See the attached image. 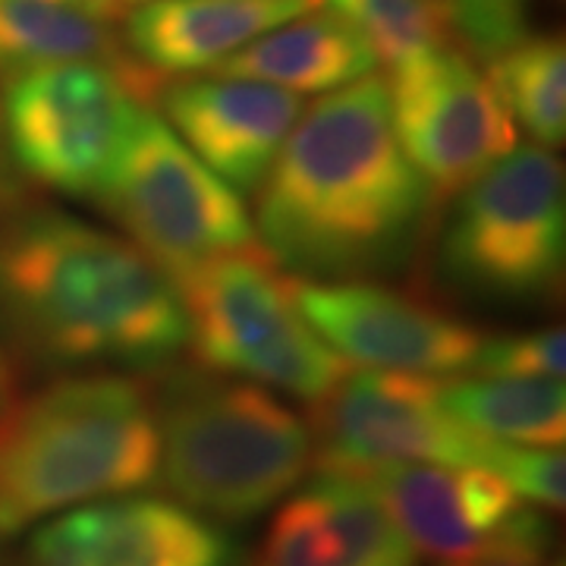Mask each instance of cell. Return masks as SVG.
<instances>
[{
    "label": "cell",
    "instance_id": "cell-19",
    "mask_svg": "<svg viewBox=\"0 0 566 566\" xmlns=\"http://www.w3.org/2000/svg\"><path fill=\"white\" fill-rule=\"evenodd\" d=\"M57 61L129 63L104 20L54 0H0V80Z\"/></svg>",
    "mask_w": 566,
    "mask_h": 566
},
{
    "label": "cell",
    "instance_id": "cell-13",
    "mask_svg": "<svg viewBox=\"0 0 566 566\" xmlns=\"http://www.w3.org/2000/svg\"><path fill=\"white\" fill-rule=\"evenodd\" d=\"M25 566H240L208 516L161 497H111L41 523Z\"/></svg>",
    "mask_w": 566,
    "mask_h": 566
},
{
    "label": "cell",
    "instance_id": "cell-25",
    "mask_svg": "<svg viewBox=\"0 0 566 566\" xmlns=\"http://www.w3.org/2000/svg\"><path fill=\"white\" fill-rule=\"evenodd\" d=\"M25 180L20 177L17 164L10 158L7 148V136H3V120H0V218L17 211L20 205H25Z\"/></svg>",
    "mask_w": 566,
    "mask_h": 566
},
{
    "label": "cell",
    "instance_id": "cell-21",
    "mask_svg": "<svg viewBox=\"0 0 566 566\" xmlns=\"http://www.w3.org/2000/svg\"><path fill=\"white\" fill-rule=\"evenodd\" d=\"M327 7L390 70L447 48L444 0H327Z\"/></svg>",
    "mask_w": 566,
    "mask_h": 566
},
{
    "label": "cell",
    "instance_id": "cell-8",
    "mask_svg": "<svg viewBox=\"0 0 566 566\" xmlns=\"http://www.w3.org/2000/svg\"><path fill=\"white\" fill-rule=\"evenodd\" d=\"M95 199L170 277L259 245L243 199L148 107Z\"/></svg>",
    "mask_w": 566,
    "mask_h": 566
},
{
    "label": "cell",
    "instance_id": "cell-1",
    "mask_svg": "<svg viewBox=\"0 0 566 566\" xmlns=\"http://www.w3.org/2000/svg\"><path fill=\"white\" fill-rule=\"evenodd\" d=\"M428 211L387 82L363 76L303 111L259 189L255 237L296 277L375 281L406 268Z\"/></svg>",
    "mask_w": 566,
    "mask_h": 566
},
{
    "label": "cell",
    "instance_id": "cell-9",
    "mask_svg": "<svg viewBox=\"0 0 566 566\" xmlns=\"http://www.w3.org/2000/svg\"><path fill=\"white\" fill-rule=\"evenodd\" d=\"M441 381L385 368L344 375L315 403L312 463L353 479L400 463L482 465L488 438L447 412Z\"/></svg>",
    "mask_w": 566,
    "mask_h": 566
},
{
    "label": "cell",
    "instance_id": "cell-10",
    "mask_svg": "<svg viewBox=\"0 0 566 566\" xmlns=\"http://www.w3.org/2000/svg\"><path fill=\"white\" fill-rule=\"evenodd\" d=\"M409 545L434 560L547 557L551 523L485 465L400 463L363 475Z\"/></svg>",
    "mask_w": 566,
    "mask_h": 566
},
{
    "label": "cell",
    "instance_id": "cell-3",
    "mask_svg": "<svg viewBox=\"0 0 566 566\" xmlns=\"http://www.w3.org/2000/svg\"><path fill=\"white\" fill-rule=\"evenodd\" d=\"M161 438L148 387L70 375L0 412V535L158 482Z\"/></svg>",
    "mask_w": 566,
    "mask_h": 566
},
{
    "label": "cell",
    "instance_id": "cell-6",
    "mask_svg": "<svg viewBox=\"0 0 566 566\" xmlns=\"http://www.w3.org/2000/svg\"><path fill=\"white\" fill-rule=\"evenodd\" d=\"M0 92L10 158L25 182L95 199L161 80L139 63L57 61L13 73Z\"/></svg>",
    "mask_w": 566,
    "mask_h": 566
},
{
    "label": "cell",
    "instance_id": "cell-24",
    "mask_svg": "<svg viewBox=\"0 0 566 566\" xmlns=\"http://www.w3.org/2000/svg\"><path fill=\"white\" fill-rule=\"evenodd\" d=\"M472 371L497 378H564V327L485 337Z\"/></svg>",
    "mask_w": 566,
    "mask_h": 566
},
{
    "label": "cell",
    "instance_id": "cell-30",
    "mask_svg": "<svg viewBox=\"0 0 566 566\" xmlns=\"http://www.w3.org/2000/svg\"><path fill=\"white\" fill-rule=\"evenodd\" d=\"M0 538H3V535H0Z\"/></svg>",
    "mask_w": 566,
    "mask_h": 566
},
{
    "label": "cell",
    "instance_id": "cell-12",
    "mask_svg": "<svg viewBox=\"0 0 566 566\" xmlns=\"http://www.w3.org/2000/svg\"><path fill=\"white\" fill-rule=\"evenodd\" d=\"M290 296L340 359L385 371L450 378L472 371L485 334L409 290L378 281L290 277Z\"/></svg>",
    "mask_w": 566,
    "mask_h": 566
},
{
    "label": "cell",
    "instance_id": "cell-22",
    "mask_svg": "<svg viewBox=\"0 0 566 566\" xmlns=\"http://www.w3.org/2000/svg\"><path fill=\"white\" fill-rule=\"evenodd\" d=\"M564 0H444L447 32L479 61L551 35V20Z\"/></svg>",
    "mask_w": 566,
    "mask_h": 566
},
{
    "label": "cell",
    "instance_id": "cell-27",
    "mask_svg": "<svg viewBox=\"0 0 566 566\" xmlns=\"http://www.w3.org/2000/svg\"><path fill=\"white\" fill-rule=\"evenodd\" d=\"M13 397H17V365L10 359V353L0 346V412Z\"/></svg>",
    "mask_w": 566,
    "mask_h": 566
},
{
    "label": "cell",
    "instance_id": "cell-28",
    "mask_svg": "<svg viewBox=\"0 0 566 566\" xmlns=\"http://www.w3.org/2000/svg\"><path fill=\"white\" fill-rule=\"evenodd\" d=\"M444 566H547V557H520V554H506V557H479V560H453Z\"/></svg>",
    "mask_w": 566,
    "mask_h": 566
},
{
    "label": "cell",
    "instance_id": "cell-23",
    "mask_svg": "<svg viewBox=\"0 0 566 566\" xmlns=\"http://www.w3.org/2000/svg\"><path fill=\"white\" fill-rule=\"evenodd\" d=\"M482 465L497 472L523 501L542 510H564V447H520L488 441Z\"/></svg>",
    "mask_w": 566,
    "mask_h": 566
},
{
    "label": "cell",
    "instance_id": "cell-15",
    "mask_svg": "<svg viewBox=\"0 0 566 566\" xmlns=\"http://www.w3.org/2000/svg\"><path fill=\"white\" fill-rule=\"evenodd\" d=\"M245 566H419V551L363 479L322 475L277 510Z\"/></svg>",
    "mask_w": 566,
    "mask_h": 566
},
{
    "label": "cell",
    "instance_id": "cell-26",
    "mask_svg": "<svg viewBox=\"0 0 566 566\" xmlns=\"http://www.w3.org/2000/svg\"><path fill=\"white\" fill-rule=\"evenodd\" d=\"M54 3L70 7V10H76V13H85V17H92V20L104 22H111L123 10V0H54Z\"/></svg>",
    "mask_w": 566,
    "mask_h": 566
},
{
    "label": "cell",
    "instance_id": "cell-14",
    "mask_svg": "<svg viewBox=\"0 0 566 566\" xmlns=\"http://www.w3.org/2000/svg\"><path fill=\"white\" fill-rule=\"evenodd\" d=\"M164 123L233 192H259L303 117L296 92L255 80L208 76L164 85Z\"/></svg>",
    "mask_w": 566,
    "mask_h": 566
},
{
    "label": "cell",
    "instance_id": "cell-7",
    "mask_svg": "<svg viewBox=\"0 0 566 566\" xmlns=\"http://www.w3.org/2000/svg\"><path fill=\"white\" fill-rule=\"evenodd\" d=\"M174 283L186 308V346L214 375L281 387L308 403L346 375L344 359L312 331L262 255H221Z\"/></svg>",
    "mask_w": 566,
    "mask_h": 566
},
{
    "label": "cell",
    "instance_id": "cell-20",
    "mask_svg": "<svg viewBox=\"0 0 566 566\" xmlns=\"http://www.w3.org/2000/svg\"><path fill=\"white\" fill-rule=\"evenodd\" d=\"M488 85L513 126H523L538 148L566 139V44L538 35L488 61Z\"/></svg>",
    "mask_w": 566,
    "mask_h": 566
},
{
    "label": "cell",
    "instance_id": "cell-11",
    "mask_svg": "<svg viewBox=\"0 0 566 566\" xmlns=\"http://www.w3.org/2000/svg\"><path fill=\"white\" fill-rule=\"evenodd\" d=\"M390 120L431 196H460L516 148V126L465 54L438 48L394 70Z\"/></svg>",
    "mask_w": 566,
    "mask_h": 566
},
{
    "label": "cell",
    "instance_id": "cell-17",
    "mask_svg": "<svg viewBox=\"0 0 566 566\" xmlns=\"http://www.w3.org/2000/svg\"><path fill=\"white\" fill-rule=\"evenodd\" d=\"M375 54L363 35L334 13L308 10L264 32L211 73L255 80L286 92H334L371 76Z\"/></svg>",
    "mask_w": 566,
    "mask_h": 566
},
{
    "label": "cell",
    "instance_id": "cell-4",
    "mask_svg": "<svg viewBox=\"0 0 566 566\" xmlns=\"http://www.w3.org/2000/svg\"><path fill=\"white\" fill-rule=\"evenodd\" d=\"M158 409V475L182 506L218 523H249L300 485L312 465L308 424L268 387L174 375Z\"/></svg>",
    "mask_w": 566,
    "mask_h": 566
},
{
    "label": "cell",
    "instance_id": "cell-29",
    "mask_svg": "<svg viewBox=\"0 0 566 566\" xmlns=\"http://www.w3.org/2000/svg\"><path fill=\"white\" fill-rule=\"evenodd\" d=\"M123 3H145V0H123Z\"/></svg>",
    "mask_w": 566,
    "mask_h": 566
},
{
    "label": "cell",
    "instance_id": "cell-2",
    "mask_svg": "<svg viewBox=\"0 0 566 566\" xmlns=\"http://www.w3.org/2000/svg\"><path fill=\"white\" fill-rule=\"evenodd\" d=\"M0 334L48 368H158L186 346V308L136 243L20 205L0 218Z\"/></svg>",
    "mask_w": 566,
    "mask_h": 566
},
{
    "label": "cell",
    "instance_id": "cell-16",
    "mask_svg": "<svg viewBox=\"0 0 566 566\" xmlns=\"http://www.w3.org/2000/svg\"><path fill=\"white\" fill-rule=\"evenodd\" d=\"M322 0H145L126 17V54L158 76L214 70Z\"/></svg>",
    "mask_w": 566,
    "mask_h": 566
},
{
    "label": "cell",
    "instance_id": "cell-5",
    "mask_svg": "<svg viewBox=\"0 0 566 566\" xmlns=\"http://www.w3.org/2000/svg\"><path fill=\"white\" fill-rule=\"evenodd\" d=\"M438 259L469 300L554 303L566 271L564 164L538 145L513 148L457 196Z\"/></svg>",
    "mask_w": 566,
    "mask_h": 566
},
{
    "label": "cell",
    "instance_id": "cell-18",
    "mask_svg": "<svg viewBox=\"0 0 566 566\" xmlns=\"http://www.w3.org/2000/svg\"><path fill=\"white\" fill-rule=\"evenodd\" d=\"M444 409L479 438L520 447H564V378L472 375L441 381Z\"/></svg>",
    "mask_w": 566,
    "mask_h": 566
}]
</instances>
